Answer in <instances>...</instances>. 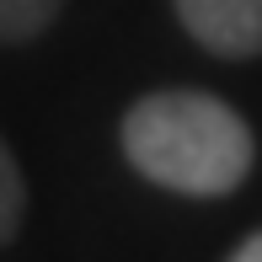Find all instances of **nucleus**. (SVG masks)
<instances>
[{"label":"nucleus","mask_w":262,"mask_h":262,"mask_svg":"<svg viewBox=\"0 0 262 262\" xmlns=\"http://www.w3.org/2000/svg\"><path fill=\"white\" fill-rule=\"evenodd\" d=\"M123 161L182 198H230L252 177L257 139L230 102L209 91H150L123 113Z\"/></svg>","instance_id":"nucleus-1"},{"label":"nucleus","mask_w":262,"mask_h":262,"mask_svg":"<svg viewBox=\"0 0 262 262\" xmlns=\"http://www.w3.org/2000/svg\"><path fill=\"white\" fill-rule=\"evenodd\" d=\"M187 38L214 59H257L262 54V0H171Z\"/></svg>","instance_id":"nucleus-2"},{"label":"nucleus","mask_w":262,"mask_h":262,"mask_svg":"<svg viewBox=\"0 0 262 262\" xmlns=\"http://www.w3.org/2000/svg\"><path fill=\"white\" fill-rule=\"evenodd\" d=\"M64 0H0V43H32L59 21Z\"/></svg>","instance_id":"nucleus-3"},{"label":"nucleus","mask_w":262,"mask_h":262,"mask_svg":"<svg viewBox=\"0 0 262 262\" xmlns=\"http://www.w3.org/2000/svg\"><path fill=\"white\" fill-rule=\"evenodd\" d=\"M21 220H27V182H21V166L11 156L6 134H0V246L16 241Z\"/></svg>","instance_id":"nucleus-4"},{"label":"nucleus","mask_w":262,"mask_h":262,"mask_svg":"<svg viewBox=\"0 0 262 262\" xmlns=\"http://www.w3.org/2000/svg\"><path fill=\"white\" fill-rule=\"evenodd\" d=\"M225 262H262V230H252V235H246V241L235 246Z\"/></svg>","instance_id":"nucleus-5"}]
</instances>
